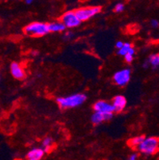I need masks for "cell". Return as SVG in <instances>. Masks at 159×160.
<instances>
[{"label": "cell", "instance_id": "1", "mask_svg": "<svg viewBox=\"0 0 159 160\" xmlns=\"http://www.w3.org/2000/svg\"><path fill=\"white\" fill-rule=\"evenodd\" d=\"M86 96L83 93H76L64 97H58L57 103L62 109H74L83 104L86 100Z\"/></svg>", "mask_w": 159, "mask_h": 160}, {"label": "cell", "instance_id": "2", "mask_svg": "<svg viewBox=\"0 0 159 160\" xmlns=\"http://www.w3.org/2000/svg\"><path fill=\"white\" fill-rule=\"evenodd\" d=\"M140 153L146 155H152L159 151V139L157 137H145L138 148Z\"/></svg>", "mask_w": 159, "mask_h": 160}, {"label": "cell", "instance_id": "3", "mask_svg": "<svg viewBox=\"0 0 159 160\" xmlns=\"http://www.w3.org/2000/svg\"><path fill=\"white\" fill-rule=\"evenodd\" d=\"M24 32L31 37H43L50 33L47 23L41 22H34L27 25L24 29Z\"/></svg>", "mask_w": 159, "mask_h": 160}, {"label": "cell", "instance_id": "4", "mask_svg": "<svg viewBox=\"0 0 159 160\" xmlns=\"http://www.w3.org/2000/svg\"><path fill=\"white\" fill-rule=\"evenodd\" d=\"M100 10L101 8L99 7H82L75 11V12L80 22H84L99 14L100 12Z\"/></svg>", "mask_w": 159, "mask_h": 160}, {"label": "cell", "instance_id": "5", "mask_svg": "<svg viewBox=\"0 0 159 160\" xmlns=\"http://www.w3.org/2000/svg\"><path fill=\"white\" fill-rule=\"evenodd\" d=\"M60 21L66 28H75L80 24V20L78 18L75 11H67L60 18Z\"/></svg>", "mask_w": 159, "mask_h": 160}, {"label": "cell", "instance_id": "6", "mask_svg": "<svg viewBox=\"0 0 159 160\" xmlns=\"http://www.w3.org/2000/svg\"><path fill=\"white\" fill-rule=\"evenodd\" d=\"M131 72L130 69H123L114 74L113 80L118 86H125L131 80Z\"/></svg>", "mask_w": 159, "mask_h": 160}, {"label": "cell", "instance_id": "7", "mask_svg": "<svg viewBox=\"0 0 159 160\" xmlns=\"http://www.w3.org/2000/svg\"><path fill=\"white\" fill-rule=\"evenodd\" d=\"M93 109L95 112H104V113H113L115 112L112 104L106 100H98L93 105Z\"/></svg>", "mask_w": 159, "mask_h": 160}, {"label": "cell", "instance_id": "8", "mask_svg": "<svg viewBox=\"0 0 159 160\" xmlns=\"http://www.w3.org/2000/svg\"><path fill=\"white\" fill-rule=\"evenodd\" d=\"M113 116V113H104V112H95L92 115L91 120L92 123L95 125L100 124L105 121L110 120Z\"/></svg>", "mask_w": 159, "mask_h": 160}, {"label": "cell", "instance_id": "9", "mask_svg": "<svg viewBox=\"0 0 159 160\" xmlns=\"http://www.w3.org/2000/svg\"><path fill=\"white\" fill-rule=\"evenodd\" d=\"M10 70H11V73L14 78L17 79V80H22L25 78L26 73L24 69L18 63H11V66H10Z\"/></svg>", "mask_w": 159, "mask_h": 160}, {"label": "cell", "instance_id": "10", "mask_svg": "<svg viewBox=\"0 0 159 160\" xmlns=\"http://www.w3.org/2000/svg\"><path fill=\"white\" fill-rule=\"evenodd\" d=\"M111 104L113 105L115 112H121L124 110V109L127 106V99L123 96L118 95V96H115L112 99Z\"/></svg>", "mask_w": 159, "mask_h": 160}, {"label": "cell", "instance_id": "11", "mask_svg": "<svg viewBox=\"0 0 159 160\" xmlns=\"http://www.w3.org/2000/svg\"><path fill=\"white\" fill-rule=\"evenodd\" d=\"M46 151L42 148H34L26 154V160H41L44 156Z\"/></svg>", "mask_w": 159, "mask_h": 160}, {"label": "cell", "instance_id": "12", "mask_svg": "<svg viewBox=\"0 0 159 160\" xmlns=\"http://www.w3.org/2000/svg\"><path fill=\"white\" fill-rule=\"evenodd\" d=\"M49 26V30L50 32L52 33H60L65 31L66 29L65 26L64 25V23L61 21H56L50 22L48 24Z\"/></svg>", "mask_w": 159, "mask_h": 160}, {"label": "cell", "instance_id": "13", "mask_svg": "<svg viewBox=\"0 0 159 160\" xmlns=\"http://www.w3.org/2000/svg\"><path fill=\"white\" fill-rule=\"evenodd\" d=\"M144 139H145V136H143V135L134 136L131 138V139H130L128 142H127V143H128V146L131 147V148H136V149H138V148L139 147V145L142 143V142Z\"/></svg>", "mask_w": 159, "mask_h": 160}, {"label": "cell", "instance_id": "14", "mask_svg": "<svg viewBox=\"0 0 159 160\" xmlns=\"http://www.w3.org/2000/svg\"><path fill=\"white\" fill-rule=\"evenodd\" d=\"M133 46H131V43L129 42H125L123 45V46L120 49V50H118V54H119L120 56H123V57H125L127 53L131 52V50H133Z\"/></svg>", "mask_w": 159, "mask_h": 160}, {"label": "cell", "instance_id": "15", "mask_svg": "<svg viewBox=\"0 0 159 160\" xmlns=\"http://www.w3.org/2000/svg\"><path fill=\"white\" fill-rule=\"evenodd\" d=\"M53 146V139L50 137L45 138L42 141V148L45 150V151H49L51 149Z\"/></svg>", "mask_w": 159, "mask_h": 160}, {"label": "cell", "instance_id": "16", "mask_svg": "<svg viewBox=\"0 0 159 160\" xmlns=\"http://www.w3.org/2000/svg\"><path fill=\"white\" fill-rule=\"evenodd\" d=\"M149 65H152L153 67H157L159 65V59L157 54H153L149 57V60L147 61Z\"/></svg>", "mask_w": 159, "mask_h": 160}, {"label": "cell", "instance_id": "17", "mask_svg": "<svg viewBox=\"0 0 159 160\" xmlns=\"http://www.w3.org/2000/svg\"><path fill=\"white\" fill-rule=\"evenodd\" d=\"M134 53H135V51H134V49H133L131 52L127 53V55L125 56L124 57V60L127 63H131L134 60Z\"/></svg>", "mask_w": 159, "mask_h": 160}, {"label": "cell", "instance_id": "18", "mask_svg": "<svg viewBox=\"0 0 159 160\" xmlns=\"http://www.w3.org/2000/svg\"><path fill=\"white\" fill-rule=\"evenodd\" d=\"M124 10V5L123 3H121V2H119V3L116 4L115 7V11L117 13H120V12H123Z\"/></svg>", "mask_w": 159, "mask_h": 160}, {"label": "cell", "instance_id": "19", "mask_svg": "<svg viewBox=\"0 0 159 160\" xmlns=\"http://www.w3.org/2000/svg\"><path fill=\"white\" fill-rule=\"evenodd\" d=\"M150 26L153 28H157L159 27V22L157 19H152L150 21Z\"/></svg>", "mask_w": 159, "mask_h": 160}, {"label": "cell", "instance_id": "20", "mask_svg": "<svg viewBox=\"0 0 159 160\" xmlns=\"http://www.w3.org/2000/svg\"><path fill=\"white\" fill-rule=\"evenodd\" d=\"M73 36V34L71 31H68V32H66L65 34V35H64V37L65 38L66 40H69L70 38H72V37Z\"/></svg>", "mask_w": 159, "mask_h": 160}, {"label": "cell", "instance_id": "21", "mask_svg": "<svg viewBox=\"0 0 159 160\" xmlns=\"http://www.w3.org/2000/svg\"><path fill=\"white\" fill-rule=\"evenodd\" d=\"M124 45V42H123L122 41H118L116 42V44H115V47H116L117 50H120L121 48H122L123 46Z\"/></svg>", "mask_w": 159, "mask_h": 160}, {"label": "cell", "instance_id": "22", "mask_svg": "<svg viewBox=\"0 0 159 160\" xmlns=\"http://www.w3.org/2000/svg\"><path fill=\"white\" fill-rule=\"evenodd\" d=\"M128 160H138V155L135 153L131 154V155L129 156Z\"/></svg>", "mask_w": 159, "mask_h": 160}, {"label": "cell", "instance_id": "23", "mask_svg": "<svg viewBox=\"0 0 159 160\" xmlns=\"http://www.w3.org/2000/svg\"><path fill=\"white\" fill-rule=\"evenodd\" d=\"M25 2L26 4H31L32 2H34V0H25Z\"/></svg>", "mask_w": 159, "mask_h": 160}, {"label": "cell", "instance_id": "24", "mask_svg": "<svg viewBox=\"0 0 159 160\" xmlns=\"http://www.w3.org/2000/svg\"><path fill=\"white\" fill-rule=\"evenodd\" d=\"M157 56H158V59H159V53H158V54H157Z\"/></svg>", "mask_w": 159, "mask_h": 160}]
</instances>
